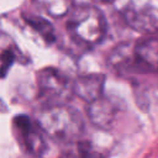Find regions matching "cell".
Instances as JSON below:
<instances>
[{"label": "cell", "instance_id": "obj_1", "mask_svg": "<svg viewBox=\"0 0 158 158\" xmlns=\"http://www.w3.org/2000/svg\"><path fill=\"white\" fill-rule=\"evenodd\" d=\"M111 67L122 75L158 74V35L122 43L110 56Z\"/></svg>", "mask_w": 158, "mask_h": 158}, {"label": "cell", "instance_id": "obj_2", "mask_svg": "<svg viewBox=\"0 0 158 158\" xmlns=\"http://www.w3.org/2000/svg\"><path fill=\"white\" fill-rule=\"evenodd\" d=\"M36 121L47 137L60 143L75 142L85 128L80 112L65 102L44 105L37 112Z\"/></svg>", "mask_w": 158, "mask_h": 158}, {"label": "cell", "instance_id": "obj_3", "mask_svg": "<svg viewBox=\"0 0 158 158\" xmlns=\"http://www.w3.org/2000/svg\"><path fill=\"white\" fill-rule=\"evenodd\" d=\"M68 15L67 30L77 43L94 47L102 42L107 23L100 9L88 4H79Z\"/></svg>", "mask_w": 158, "mask_h": 158}, {"label": "cell", "instance_id": "obj_4", "mask_svg": "<svg viewBox=\"0 0 158 158\" xmlns=\"http://www.w3.org/2000/svg\"><path fill=\"white\" fill-rule=\"evenodd\" d=\"M37 85L47 104H63L73 95V81L58 68H42L37 73Z\"/></svg>", "mask_w": 158, "mask_h": 158}, {"label": "cell", "instance_id": "obj_5", "mask_svg": "<svg viewBox=\"0 0 158 158\" xmlns=\"http://www.w3.org/2000/svg\"><path fill=\"white\" fill-rule=\"evenodd\" d=\"M12 128L21 149L31 156H43L47 151V135L36 118L27 115H17L12 120Z\"/></svg>", "mask_w": 158, "mask_h": 158}, {"label": "cell", "instance_id": "obj_6", "mask_svg": "<svg viewBox=\"0 0 158 158\" xmlns=\"http://www.w3.org/2000/svg\"><path fill=\"white\" fill-rule=\"evenodd\" d=\"M125 22L137 32L151 35L158 32V9L147 4H127L122 10Z\"/></svg>", "mask_w": 158, "mask_h": 158}, {"label": "cell", "instance_id": "obj_7", "mask_svg": "<svg viewBox=\"0 0 158 158\" xmlns=\"http://www.w3.org/2000/svg\"><path fill=\"white\" fill-rule=\"evenodd\" d=\"M120 111L121 105L118 101L114 98L104 95L89 102L88 106V116L91 123L101 130L111 128Z\"/></svg>", "mask_w": 158, "mask_h": 158}, {"label": "cell", "instance_id": "obj_8", "mask_svg": "<svg viewBox=\"0 0 158 158\" xmlns=\"http://www.w3.org/2000/svg\"><path fill=\"white\" fill-rule=\"evenodd\" d=\"M105 75L100 73H90L78 77L73 81V94L88 104L104 95Z\"/></svg>", "mask_w": 158, "mask_h": 158}, {"label": "cell", "instance_id": "obj_9", "mask_svg": "<svg viewBox=\"0 0 158 158\" xmlns=\"http://www.w3.org/2000/svg\"><path fill=\"white\" fill-rule=\"evenodd\" d=\"M47 15L52 17L67 16L77 5L78 0H33Z\"/></svg>", "mask_w": 158, "mask_h": 158}, {"label": "cell", "instance_id": "obj_10", "mask_svg": "<svg viewBox=\"0 0 158 158\" xmlns=\"http://www.w3.org/2000/svg\"><path fill=\"white\" fill-rule=\"evenodd\" d=\"M25 20L33 30H36L42 36V38L46 42L51 43L56 40V35H54V30H53L52 25L48 21H46L44 19L38 17V16H30V17H26Z\"/></svg>", "mask_w": 158, "mask_h": 158}, {"label": "cell", "instance_id": "obj_11", "mask_svg": "<svg viewBox=\"0 0 158 158\" xmlns=\"http://www.w3.org/2000/svg\"><path fill=\"white\" fill-rule=\"evenodd\" d=\"M7 109H6V105L2 102V100L0 99V112H6Z\"/></svg>", "mask_w": 158, "mask_h": 158}, {"label": "cell", "instance_id": "obj_12", "mask_svg": "<svg viewBox=\"0 0 158 158\" xmlns=\"http://www.w3.org/2000/svg\"><path fill=\"white\" fill-rule=\"evenodd\" d=\"M96 1H101V2H111V1H115V0H96Z\"/></svg>", "mask_w": 158, "mask_h": 158}]
</instances>
